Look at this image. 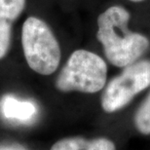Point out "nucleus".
Instances as JSON below:
<instances>
[{
	"mask_svg": "<svg viewBox=\"0 0 150 150\" xmlns=\"http://www.w3.org/2000/svg\"><path fill=\"white\" fill-rule=\"evenodd\" d=\"M107 65L97 54L79 49L69 56L55 83L64 93L80 92L94 94L105 86Z\"/></svg>",
	"mask_w": 150,
	"mask_h": 150,
	"instance_id": "3",
	"label": "nucleus"
},
{
	"mask_svg": "<svg viewBox=\"0 0 150 150\" xmlns=\"http://www.w3.org/2000/svg\"><path fill=\"white\" fill-rule=\"evenodd\" d=\"M25 5L26 0H0V61L10 51L14 25Z\"/></svg>",
	"mask_w": 150,
	"mask_h": 150,
	"instance_id": "5",
	"label": "nucleus"
},
{
	"mask_svg": "<svg viewBox=\"0 0 150 150\" xmlns=\"http://www.w3.org/2000/svg\"><path fill=\"white\" fill-rule=\"evenodd\" d=\"M130 13L122 6H111L98 18L97 38L111 64L126 67L137 62L148 50V38L128 28Z\"/></svg>",
	"mask_w": 150,
	"mask_h": 150,
	"instance_id": "1",
	"label": "nucleus"
},
{
	"mask_svg": "<svg viewBox=\"0 0 150 150\" xmlns=\"http://www.w3.org/2000/svg\"><path fill=\"white\" fill-rule=\"evenodd\" d=\"M134 122L139 133L150 134V94L137 110Z\"/></svg>",
	"mask_w": 150,
	"mask_h": 150,
	"instance_id": "8",
	"label": "nucleus"
},
{
	"mask_svg": "<svg viewBox=\"0 0 150 150\" xmlns=\"http://www.w3.org/2000/svg\"><path fill=\"white\" fill-rule=\"evenodd\" d=\"M51 150H116V147L111 140L104 137L95 139L67 137L57 142Z\"/></svg>",
	"mask_w": 150,
	"mask_h": 150,
	"instance_id": "7",
	"label": "nucleus"
},
{
	"mask_svg": "<svg viewBox=\"0 0 150 150\" xmlns=\"http://www.w3.org/2000/svg\"><path fill=\"white\" fill-rule=\"evenodd\" d=\"M4 150H17V149H4ZM19 150V149H18Z\"/></svg>",
	"mask_w": 150,
	"mask_h": 150,
	"instance_id": "10",
	"label": "nucleus"
},
{
	"mask_svg": "<svg viewBox=\"0 0 150 150\" xmlns=\"http://www.w3.org/2000/svg\"><path fill=\"white\" fill-rule=\"evenodd\" d=\"M0 109L6 119L19 123H30L37 114V107L32 101L22 100L12 96L2 98Z\"/></svg>",
	"mask_w": 150,
	"mask_h": 150,
	"instance_id": "6",
	"label": "nucleus"
},
{
	"mask_svg": "<svg viewBox=\"0 0 150 150\" xmlns=\"http://www.w3.org/2000/svg\"><path fill=\"white\" fill-rule=\"evenodd\" d=\"M21 42L25 62L31 70L40 75H51L58 69L62 50L49 25L35 16L25 20Z\"/></svg>",
	"mask_w": 150,
	"mask_h": 150,
	"instance_id": "2",
	"label": "nucleus"
},
{
	"mask_svg": "<svg viewBox=\"0 0 150 150\" xmlns=\"http://www.w3.org/2000/svg\"><path fill=\"white\" fill-rule=\"evenodd\" d=\"M132 2H142V1H144V0H130Z\"/></svg>",
	"mask_w": 150,
	"mask_h": 150,
	"instance_id": "9",
	"label": "nucleus"
},
{
	"mask_svg": "<svg viewBox=\"0 0 150 150\" xmlns=\"http://www.w3.org/2000/svg\"><path fill=\"white\" fill-rule=\"evenodd\" d=\"M149 86L150 61H137L110 81L101 96V107L108 113L118 111Z\"/></svg>",
	"mask_w": 150,
	"mask_h": 150,
	"instance_id": "4",
	"label": "nucleus"
}]
</instances>
